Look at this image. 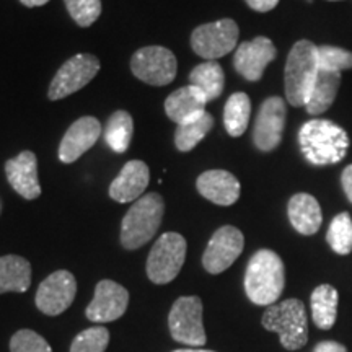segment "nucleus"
<instances>
[{"mask_svg": "<svg viewBox=\"0 0 352 352\" xmlns=\"http://www.w3.org/2000/svg\"><path fill=\"white\" fill-rule=\"evenodd\" d=\"M307 2H308V3H314V0H307Z\"/></svg>", "mask_w": 352, "mask_h": 352, "instance_id": "nucleus-39", "label": "nucleus"}, {"mask_svg": "<svg viewBox=\"0 0 352 352\" xmlns=\"http://www.w3.org/2000/svg\"><path fill=\"white\" fill-rule=\"evenodd\" d=\"M173 352H214V351L201 349V347H186V349H176Z\"/></svg>", "mask_w": 352, "mask_h": 352, "instance_id": "nucleus-38", "label": "nucleus"}, {"mask_svg": "<svg viewBox=\"0 0 352 352\" xmlns=\"http://www.w3.org/2000/svg\"><path fill=\"white\" fill-rule=\"evenodd\" d=\"M132 134H134V120L129 113L120 109L108 118L104 126V140L113 152L124 153L131 145Z\"/></svg>", "mask_w": 352, "mask_h": 352, "instance_id": "nucleus-27", "label": "nucleus"}, {"mask_svg": "<svg viewBox=\"0 0 352 352\" xmlns=\"http://www.w3.org/2000/svg\"><path fill=\"white\" fill-rule=\"evenodd\" d=\"M318 59L320 69L328 72L341 74L342 70L352 69V51H347L344 47L329 46V44L318 46Z\"/></svg>", "mask_w": 352, "mask_h": 352, "instance_id": "nucleus-31", "label": "nucleus"}, {"mask_svg": "<svg viewBox=\"0 0 352 352\" xmlns=\"http://www.w3.org/2000/svg\"><path fill=\"white\" fill-rule=\"evenodd\" d=\"M240 28L235 20L222 19L204 23L191 33V47L206 60H215L227 56L239 44Z\"/></svg>", "mask_w": 352, "mask_h": 352, "instance_id": "nucleus-8", "label": "nucleus"}, {"mask_svg": "<svg viewBox=\"0 0 352 352\" xmlns=\"http://www.w3.org/2000/svg\"><path fill=\"white\" fill-rule=\"evenodd\" d=\"M100 67L98 57L94 54H77L70 57L60 65L52 78L50 90H47V98L57 101L82 90L96 77Z\"/></svg>", "mask_w": 352, "mask_h": 352, "instance_id": "nucleus-10", "label": "nucleus"}, {"mask_svg": "<svg viewBox=\"0 0 352 352\" xmlns=\"http://www.w3.org/2000/svg\"><path fill=\"white\" fill-rule=\"evenodd\" d=\"M151 182V170L142 160H131L122 166L120 175L109 184V197L113 201L127 204L144 196Z\"/></svg>", "mask_w": 352, "mask_h": 352, "instance_id": "nucleus-18", "label": "nucleus"}, {"mask_svg": "<svg viewBox=\"0 0 352 352\" xmlns=\"http://www.w3.org/2000/svg\"><path fill=\"white\" fill-rule=\"evenodd\" d=\"M287 107L280 96H270L259 107L253 126V144L258 151L272 152L283 142Z\"/></svg>", "mask_w": 352, "mask_h": 352, "instance_id": "nucleus-11", "label": "nucleus"}, {"mask_svg": "<svg viewBox=\"0 0 352 352\" xmlns=\"http://www.w3.org/2000/svg\"><path fill=\"white\" fill-rule=\"evenodd\" d=\"M10 352H52L50 342L32 329H20L12 336Z\"/></svg>", "mask_w": 352, "mask_h": 352, "instance_id": "nucleus-33", "label": "nucleus"}, {"mask_svg": "<svg viewBox=\"0 0 352 352\" xmlns=\"http://www.w3.org/2000/svg\"><path fill=\"white\" fill-rule=\"evenodd\" d=\"M329 2H340V0H329Z\"/></svg>", "mask_w": 352, "mask_h": 352, "instance_id": "nucleus-40", "label": "nucleus"}, {"mask_svg": "<svg viewBox=\"0 0 352 352\" xmlns=\"http://www.w3.org/2000/svg\"><path fill=\"white\" fill-rule=\"evenodd\" d=\"M20 2L23 3L25 7L34 8V7H43V6H46V3L50 2V0H20Z\"/></svg>", "mask_w": 352, "mask_h": 352, "instance_id": "nucleus-37", "label": "nucleus"}, {"mask_svg": "<svg viewBox=\"0 0 352 352\" xmlns=\"http://www.w3.org/2000/svg\"><path fill=\"white\" fill-rule=\"evenodd\" d=\"M6 175L10 186L25 199L33 201L41 196L38 178V158L32 151L20 152L6 164Z\"/></svg>", "mask_w": 352, "mask_h": 352, "instance_id": "nucleus-17", "label": "nucleus"}, {"mask_svg": "<svg viewBox=\"0 0 352 352\" xmlns=\"http://www.w3.org/2000/svg\"><path fill=\"white\" fill-rule=\"evenodd\" d=\"M287 214L292 227L300 235H315L323 222L320 202L308 192H297L290 197Z\"/></svg>", "mask_w": 352, "mask_h": 352, "instance_id": "nucleus-21", "label": "nucleus"}, {"mask_svg": "<svg viewBox=\"0 0 352 352\" xmlns=\"http://www.w3.org/2000/svg\"><path fill=\"white\" fill-rule=\"evenodd\" d=\"M109 342V331L104 327L83 329L74 338L70 352H104Z\"/></svg>", "mask_w": 352, "mask_h": 352, "instance_id": "nucleus-30", "label": "nucleus"}, {"mask_svg": "<svg viewBox=\"0 0 352 352\" xmlns=\"http://www.w3.org/2000/svg\"><path fill=\"white\" fill-rule=\"evenodd\" d=\"M274 43L266 36H256L252 41L241 43L233 56V67L248 82L263 78L264 70L276 59Z\"/></svg>", "mask_w": 352, "mask_h": 352, "instance_id": "nucleus-14", "label": "nucleus"}, {"mask_svg": "<svg viewBox=\"0 0 352 352\" xmlns=\"http://www.w3.org/2000/svg\"><path fill=\"white\" fill-rule=\"evenodd\" d=\"M341 85V74L340 72H328V70H321L316 77L315 85L311 88L310 98L307 103V113L311 116H320V114L327 113L333 107L334 100H336L338 91Z\"/></svg>", "mask_w": 352, "mask_h": 352, "instance_id": "nucleus-23", "label": "nucleus"}, {"mask_svg": "<svg viewBox=\"0 0 352 352\" xmlns=\"http://www.w3.org/2000/svg\"><path fill=\"white\" fill-rule=\"evenodd\" d=\"M199 195L217 206H232L240 197V182L226 170H208L196 179Z\"/></svg>", "mask_w": 352, "mask_h": 352, "instance_id": "nucleus-19", "label": "nucleus"}, {"mask_svg": "<svg viewBox=\"0 0 352 352\" xmlns=\"http://www.w3.org/2000/svg\"><path fill=\"white\" fill-rule=\"evenodd\" d=\"M318 72V46L308 39L297 41L289 52L284 69L285 100L290 107H307Z\"/></svg>", "mask_w": 352, "mask_h": 352, "instance_id": "nucleus-3", "label": "nucleus"}, {"mask_svg": "<svg viewBox=\"0 0 352 352\" xmlns=\"http://www.w3.org/2000/svg\"><path fill=\"white\" fill-rule=\"evenodd\" d=\"M69 15L82 28H88L100 19L101 0H64Z\"/></svg>", "mask_w": 352, "mask_h": 352, "instance_id": "nucleus-32", "label": "nucleus"}, {"mask_svg": "<svg viewBox=\"0 0 352 352\" xmlns=\"http://www.w3.org/2000/svg\"><path fill=\"white\" fill-rule=\"evenodd\" d=\"M245 2L248 3V7L252 8V10L266 13V12H271L272 8H276L277 3H279V0H245Z\"/></svg>", "mask_w": 352, "mask_h": 352, "instance_id": "nucleus-34", "label": "nucleus"}, {"mask_svg": "<svg viewBox=\"0 0 352 352\" xmlns=\"http://www.w3.org/2000/svg\"><path fill=\"white\" fill-rule=\"evenodd\" d=\"M77 294V280L72 272L60 270L52 272L39 284L36 292V307L47 316L64 314L72 305Z\"/></svg>", "mask_w": 352, "mask_h": 352, "instance_id": "nucleus-13", "label": "nucleus"}, {"mask_svg": "<svg viewBox=\"0 0 352 352\" xmlns=\"http://www.w3.org/2000/svg\"><path fill=\"white\" fill-rule=\"evenodd\" d=\"M165 214V201L158 192H148L139 197L127 210L121 223V245L126 250H138L148 243Z\"/></svg>", "mask_w": 352, "mask_h": 352, "instance_id": "nucleus-4", "label": "nucleus"}, {"mask_svg": "<svg viewBox=\"0 0 352 352\" xmlns=\"http://www.w3.org/2000/svg\"><path fill=\"white\" fill-rule=\"evenodd\" d=\"M263 327L267 331L279 334L283 347L287 351H297L308 341V320L305 305L298 298L274 303L267 307L263 315Z\"/></svg>", "mask_w": 352, "mask_h": 352, "instance_id": "nucleus-5", "label": "nucleus"}, {"mask_svg": "<svg viewBox=\"0 0 352 352\" xmlns=\"http://www.w3.org/2000/svg\"><path fill=\"white\" fill-rule=\"evenodd\" d=\"M171 338L189 347H202L208 342L202 323V302L199 297H179L168 315Z\"/></svg>", "mask_w": 352, "mask_h": 352, "instance_id": "nucleus-7", "label": "nucleus"}, {"mask_svg": "<svg viewBox=\"0 0 352 352\" xmlns=\"http://www.w3.org/2000/svg\"><path fill=\"white\" fill-rule=\"evenodd\" d=\"M188 243L183 235L166 232L152 246L147 259V277L153 284L164 285L175 279L186 259Z\"/></svg>", "mask_w": 352, "mask_h": 352, "instance_id": "nucleus-6", "label": "nucleus"}, {"mask_svg": "<svg viewBox=\"0 0 352 352\" xmlns=\"http://www.w3.org/2000/svg\"><path fill=\"white\" fill-rule=\"evenodd\" d=\"M314 352H347V349L336 341H323L315 346Z\"/></svg>", "mask_w": 352, "mask_h": 352, "instance_id": "nucleus-36", "label": "nucleus"}, {"mask_svg": "<svg viewBox=\"0 0 352 352\" xmlns=\"http://www.w3.org/2000/svg\"><path fill=\"white\" fill-rule=\"evenodd\" d=\"M327 241L338 254H349L352 252V220L347 212L338 214L329 223Z\"/></svg>", "mask_w": 352, "mask_h": 352, "instance_id": "nucleus-29", "label": "nucleus"}, {"mask_svg": "<svg viewBox=\"0 0 352 352\" xmlns=\"http://www.w3.org/2000/svg\"><path fill=\"white\" fill-rule=\"evenodd\" d=\"M129 305V292L114 280H100L95 287L94 300L87 307V318L94 323H109L121 318Z\"/></svg>", "mask_w": 352, "mask_h": 352, "instance_id": "nucleus-15", "label": "nucleus"}, {"mask_svg": "<svg viewBox=\"0 0 352 352\" xmlns=\"http://www.w3.org/2000/svg\"><path fill=\"white\" fill-rule=\"evenodd\" d=\"M285 287L283 259L272 250H259L250 258L245 272V292L254 305H274Z\"/></svg>", "mask_w": 352, "mask_h": 352, "instance_id": "nucleus-2", "label": "nucleus"}, {"mask_svg": "<svg viewBox=\"0 0 352 352\" xmlns=\"http://www.w3.org/2000/svg\"><path fill=\"white\" fill-rule=\"evenodd\" d=\"M311 316L320 329H331L336 323L340 294L329 284H321L310 296Z\"/></svg>", "mask_w": 352, "mask_h": 352, "instance_id": "nucleus-25", "label": "nucleus"}, {"mask_svg": "<svg viewBox=\"0 0 352 352\" xmlns=\"http://www.w3.org/2000/svg\"><path fill=\"white\" fill-rule=\"evenodd\" d=\"M189 85L196 87L208 101L217 100L226 85V74L217 60H206L197 64L189 74Z\"/></svg>", "mask_w": 352, "mask_h": 352, "instance_id": "nucleus-24", "label": "nucleus"}, {"mask_svg": "<svg viewBox=\"0 0 352 352\" xmlns=\"http://www.w3.org/2000/svg\"><path fill=\"white\" fill-rule=\"evenodd\" d=\"M32 285V264L28 259L7 254L0 258V294L26 292Z\"/></svg>", "mask_w": 352, "mask_h": 352, "instance_id": "nucleus-22", "label": "nucleus"}, {"mask_svg": "<svg viewBox=\"0 0 352 352\" xmlns=\"http://www.w3.org/2000/svg\"><path fill=\"white\" fill-rule=\"evenodd\" d=\"M208 103L209 101L196 87H182L165 100V113L176 126H179L204 114Z\"/></svg>", "mask_w": 352, "mask_h": 352, "instance_id": "nucleus-20", "label": "nucleus"}, {"mask_svg": "<svg viewBox=\"0 0 352 352\" xmlns=\"http://www.w3.org/2000/svg\"><path fill=\"white\" fill-rule=\"evenodd\" d=\"M245 236L239 228L223 226L215 230L202 254V266L209 274H220L227 271L243 252Z\"/></svg>", "mask_w": 352, "mask_h": 352, "instance_id": "nucleus-12", "label": "nucleus"}, {"mask_svg": "<svg viewBox=\"0 0 352 352\" xmlns=\"http://www.w3.org/2000/svg\"><path fill=\"white\" fill-rule=\"evenodd\" d=\"M298 145L308 164L327 166L344 160L351 139L344 127L334 121L315 118L300 127Z\"/></svg>", "mask_w": 352, "mask_h": 352, "instance_id": "nucleus-1", "label": "nucleus"}, {"mask_svg": "<svg viewBox=\"0 0 352 352\" xmlns=\"http://www.w3.org/2000/svg\"><path fill=\"white\" fill-rule=\"evenodd\" d=\"M341 186H342V191H344V195L349 202L352 204V164L347 165L344 170H342L341 173Z\"/></svg>", "mask_w": 352, "mask_h": 352, "instance_id": "nucleus-35", "label": "nucleus"}, {"mask_svg": "<svg viewBox=\"0 0 352 352\" xmlns=\"http://www.w3.org/2000/svg\"><path fill=\"white\" fill-rule=\"evenodd\" d=\"M131 70L139 80L152 87H165L175 80L178 74V60L168 47L145 46L134 52Z\"/></svg>", "mask_w": 352, "mask_h": 352, "instance_id": "nucleus-9", "label": "nucleus"}, {"mask_svg": "<svg viewBox=\"0 0 352 352\" xmlns=\"http://www.w3.org/2000/svg\"><path fill=\"white\" fill-rule=\"evenodd\" d=\"M250 116H252V100L243 91H236L228 96L223 108V126L228 135L240 138L248 129Z\"/></svg>", "mask_w": 352, "mask_h": 352, "instance_id": "nucleus-26", "label": "nucleus"}, {"mask_svg": "<svg viewBox=\"0 0 352 352\" xmlns=\"http://www.w3.org/2000/svg\"><path fill=\"white\" fill-rule=\"evenodd\" d=\"M214 127L212 114L206 111L196 120L176 126L175 145L179 152H191Z\"/></svg>", "mask_w": 352, "mask_h": 352, "instance_id": "nucleus-28", "label": "nucleus"}, {"mask_svg": "<svg viewBox=\"0 0 352 352\" xmlns=\"http://www.w3.org/2000/svg\"><path fill=\"white\" fill-rule=\"evenodd\" d=\"M101 124L94 116H83L74 122L64 134L59 145V160L69 165L90 151L100 139Z\"/></svg>", "mask_w": 352, "mask_h": 352, "instance_id": "nucleus-16", "label": "nucleus"}]
</instances>
